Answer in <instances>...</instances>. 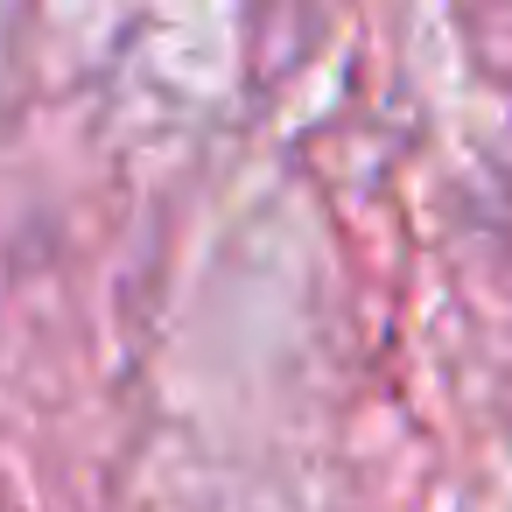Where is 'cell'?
Wrapping results in <instances>:
<instances>
[]
</instances>
